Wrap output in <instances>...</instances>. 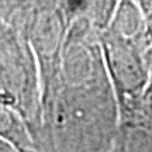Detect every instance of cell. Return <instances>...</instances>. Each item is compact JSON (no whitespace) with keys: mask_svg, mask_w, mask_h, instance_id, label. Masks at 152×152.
Segmentation results:
<instances>
[{"mask_svg":"<svg viewBox=\"0 0 152 152\" xmlns=\"http://www.w3.org/2000/svg\"><path fill=\"white\" fill-rule=\"evenodd\" d=\"M113 151L152 152V120L148 118L142 110L118 117Z\"/></svg>","mask_w":152,"mask_h":152,"instance_id":"5b68a950","label":"cell"},{"mask_svg":"<svg viewBox=\"0 0 152 152\" xmlns=\"http://www.w3.org/2000/svg\"><path fill=\"white\" fill-rule=\"evenodd\" d=\"M0 138L9 142L16 152L38 151L24 118L4 103H0Z\"/></svg>","mask_w":152,"mask_h":152,"instance_id":"52a82bcc","label":"cell"},{"mask_svg":"<svg viewBox=\"0 0 152 152\" xmlns=\"http://www.w3.org/2000/svg\"><path fill=\"white\" fill-rule=\"evenodd\" d=\"M118 104L110 79L66 86L42 100L41 151H113Z\"/></svg>","mask_w":152,"mask_h":152,"instance_id":"6da1fadb","label":"cell"},{"mask_svg":"<svg viewBox=\"0 0 152 152\" xmlns=\"http://www.w3.org/2000/svg\"><path fill=\"white\" fill-rule=\"evenodd\" d=\"M104 30L115 37L144 44L149 48L152 47L148 41L144 14L135 0H120Z\"/></svg>","mask_w":152,"mask_h":152,"instance_id":"8992f818","label":"cell"},{"mask_svg":"<svg viewBox=\"0 0 152 152\" xmlns=\"http://www.w3.org/2000/svg\"><path fill=\"white\" fill-rule=\"evenodd\" d=\"M120 0H82V14L99 31L109 26Z\"/></svg>","mask_w":152,"mask_h":152,"instance_id":"ba28073f","label":"cell"},{"mask_svg":"<svg viewBox=\"0 0 152 152\" xmlns=\"http://www.w3.org/2000/svg\"><path fill=\"white\" fill-rule=\"evenodd\" d=\"M107 75L118 104V117L141 110V99L151 75L149 47L100 31Z\"/></svg>","mask_w":152,"mask_h":152,"instance_id":"3957f363","label":"cell"},{"mask_svg":"<svg viewBox=\"0 0 152 152\" xmlns=\"http://www.w3.org/2000/svg\"><path fill=\"white\" fill-rule=\"evenodd\" d=\"M0 103L21 115L41 151L42 92L37 61L28 39L0 20Z\"/></svg>","mask_w":152,"mask_h":152,"instance_id":"7a4b0ae2","label":"cell"},{"mask_svg":"<svg viewBox=\"0 0 152 152\" xmlns=\"http://www.w3.org/2000/svg\"><path fill=\"white\" fill-rule=\"evenodd\" d=\"M135 1L138 3L142 14H144V20H145V26H147L148 41L152 45V0H135Z\"/></svg>","mask_w":152,"mask_h":152,"instance_id":"30bf717a","label":"cell"},{"mask_svg":"<svg viewBox=\"0 0 152 152\" xmlns=\"http://www.w3.org/2000/svg\"><path fill=\"white\" fill-rule=\"evenodd\" d=\"M0 152H16V149L11 147L9 142H6L4 140L0 138Z\"/></svg>","mask_w":152,"mask_h":152,"instance_id":"8fae6325","label":"cell"},{"mask_svg":"<svg viewBox=\"0 0 152 152\" xmlns=\"http://www.w3.org/2000/svg\"><path fill=\"white\" fill-rule=\"evenodd\" d=\"M149 59H151V75L141 99V110L148 118L152 120V47L149 48Z\"/></svg>","mask_w":152,"mask_h":152,"instance_id":"9c48e42d","label":"cell"},{"mask_svg":"<svg viewBox=\"0 0 152 152\" xmlns=\"http://www.w3.org/2000/svg\"><path fill=\"white\" fill-rule=\"evenodd\" d=\"M69 24L61 0H35L23 30L37 61L42 100L58 79L61 54Z\"/></svg>","mask_w":152,"mask_h":152,"instance_id":"277c9868","label":"cell"}]
</instances>
